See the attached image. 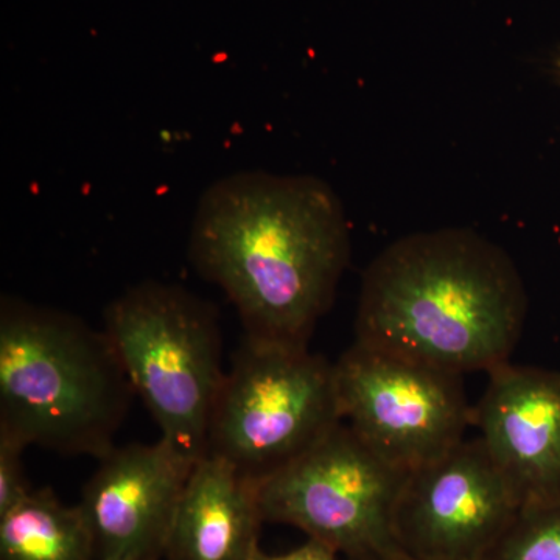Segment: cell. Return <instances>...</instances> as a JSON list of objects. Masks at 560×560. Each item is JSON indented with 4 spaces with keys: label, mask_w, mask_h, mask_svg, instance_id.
Returning a JSON list of instances; mask_svg holds the SVG:
<instances>
[{
    "label": "cell",
    "mask_w": 560,
    "mask_h": 560,
    "mask_svg": "<svg viewBox=\"0 0 560 560\" xmlns=\"http://www.w3.org/2000/svg\"><path fill=\"white\" fill-rule=\"evenodd\" d=\"M189 256L237 308L243 337L308 348L349 265L348 219L315 176L235 173L202 195Z\"/></svg>",
    "instance_id": "cell-1"
},
{
    "label": "cell",
    "mask_w": 560,
    "mask_h": 560,
    "mask_svg": "<svg viewBox=\"0 0 560 560\" xmlns=\"http://www.w3.org/2000/svg\"><path fill=\"white\" fill-rule=\"evenodd\" d=\"M528 313L510 254L470 230L419 232L363 276L355 342L467 374L508 363Z\"/></svg>",
    "instance_id": "cell-2"
},
{
    "label": "cell",
    "mask_w": 560,
    "mask_h": 560,
    "mask_svg": "<svg viewBox=\"0 0 560 560\" xmlns=\"http://www.w3.org/2000/svg\"><path fill=\"white\" fill-rule=\"evenodd\" d=\"M135 397L105 331L72 313L2 298L0 433L101 459Z\"/></svg>",
    "instance_id": "cell-3"
},
{
    "label": "cell",
    "mask_w": 560,
    "mask_h": 560,
    "mask_svg": "<svg viewBox=\"0 0 560 560\" xmlns=\"http://www.w3.org/2000/svg\"><path fill=\"white\" fill-rule=\"evenodd\" d=\"M103 323L162 440L195 463L208 455L210 420L228 372L215 305L149 280L110 302Z\"/></svg>",
    "instance_id": "cell-4"
},
{
    "label": "cell",
    "mask_w": 560,
    "mask_h": 560,
    "mask_svg": "<svg viewBox=\"0 0 560 560\" xmlns=\"http://www.w3.org/2000/svg\"><path fill=\"white\" fill-rule=\"evenodd\" d=\"M341 422L334 363L308 348L243 337L210 420L208 455L261 482Z\"/></svg>",
    "instance_id": "cell-5"
},
{
    "label": "cell",
    "mask_w": 560,
    "mask_h": 560,
    "mask_svg": "<svg viewBox=\"0 0 560 560\" xmlns=\"http://www.w3.org/2000/svg\"><path fill=\"white\" fill-rule=\"evenodd\" d=\"M407 474L342 420L301 458L259 482L265 523L294 526L350 560H399L405 552L393 517Z\"/></svg>",
    "instance_id": "cell-6"
},
{
    "label": "cell",
    "mask_w": 560,
    "mask_h": 560,
    "mask_svg": "<svg viewBox=\"0 0 560 560\" xmlns=\"http://www.w3.org/2000/svg\"><path fill=\"white\" fill-rule=\"evenodd\" d=\"M334 364L342 420L396 469H418L464 441L474 408L463 375L360 342Z\"/></svg>",
    "instance_id": "cell-7"
},
{
    "label": "cell",
    "mask_w": 560,
    "mask_h": 560,
    "mask_svg": "<svg viewBox=\"0 0 560 560\" xmlns=\"http://www.w3.org/2000/svg\"><path fill=\"white\" fill-rule=\"evenodd\" d=\"M521 508L482 442L464 440L408 471L394 508V536L408 558L481 560Z\"/></svg>",
    "instance_id": "cell-8"
},
{
    "label": "cell",
    "mask_w": 560,
    "mask_h": 560,
    "mask_svg": "<svg viewBox=\"0 0 560 560\" xmlns=\"http://www.w3.org/2000/svg\"><path fill=\"white\" fill-rule=\"evenodd\" d=\"M195 460L167 441L114 447L98 459L79 506L97 560H161Z\"/></svg>",
    "instance_id": "cell-9"
},
{
    "label": "cell",
    "mask_w": 560,
    "mask_h": 560,
    "mask_svg": "<svg viewBox=\"0 0 560 560\" xmlns=\"http://www.w3.org/2000/svg\"><path fill=\"white\" fill-rule=\"evenodd\" d=\"M471 425L522 508L560 501V372L500 364Z\"/></svg>",
    "instance_id": "cell-10"
},
{
    "label": "cell",
    "mask_w": 560,
    "mask_h": 560,
    "mask_svg": "<svg viewBox=\"0 0 560 560\" xmlns=\"http://www.w3.org/2000/svg\"><path fill=\"white\" fill-rule=\"evenodd\" d=\"M259 482L217 456L195 463L173 521L167 560H254L264 525Z\"/></svg>",
    "instance_id": "cell-11"
},
{
    "label": "cell",
    "mask_w": 560,
    "mask_h": 560,
    "mask_svg": "<svg viewBox=\"0 0 560 560\" xmlns=\"http://www.w3.org/2000/svg\"><path fill=\"white\" fill-rule=\"evenodd\" d=\"M0 560H97V551L79 504L33 489L0 515Z\"/></svg>",
    "instance_id": "cell-12"
},
{
    "label": "cell",
    "mask_w": 560,
    "mask_h": 560,
    "mask_svg": "<svg viewBox=\"0 0 560 560\" xmlns=\"http://www.w3.org/2000/svg\"><path fill=\"white\" fill-rule=\"evenodd\" d=\"M481 560H560V501L521 508Z\"/></svg>",
    "instance_id": "cell-13"
},
{
    "label": "cell",
    "mask_w": 560,
    "mask_h": 560,
    "mask_svg": "<svg viewBox=\"0 0 560 560\" xmlns=\"http://www.w3.org/2000/svg\"><path fill=\"white\" fill-rule=\"evenodd\" d=\"M25 448L27 445L16 438L0 433V515L24 500L33 490L25 478L22 460Z\"/></svg>",
    "instance_id": "cell-14"
},
{
    "label": "cell",
    "mask_w": 560,
    "mask_h": 560,
    "mask_svg": "<svg viewBox=\"0 0 560 560\" xmlns=\"http://www.w3.org/2000/svg\"><path fill=\"white\" fill-rule=\"evenodd\" d=\"M338 552L331 550L327 545L320 544L318 540L308 539L301 547L294 548L283 555H267L259 551L254 560H340Z\"/></svg>",
    "instance_id": "cell-15"
},
{
    "label": "cell",
    "mask_w": 560,
    "mask_h": 560,
    "mask_svg": "<svg viewBox=\"0 0 560 560\" xmlns=\"http://www.w3.org/2000/svg\"><path fill=\"white\" fill-rule=\"evenodd\" d=\"M556 68H558V75L560 79V57L558 58V61H556Z\"/></svg>",
    "instance_id": "cell-16"
},
{
    "label": "cell",
    "mask_w": 560,
    "mask_h": 560,
    "mask_svg": "<svg viewBox=\"0 0 560 560\" xmlns=\"http://www.w3.org/2000/svg\"><path fill=\"white\" fill-rule=\"evenodd\" d=\"M399 560H418V559L408 558V556L405 555L404 558H400Z\"/></svg>",
    "instance_id": "cell-17"
}]
</instances>
